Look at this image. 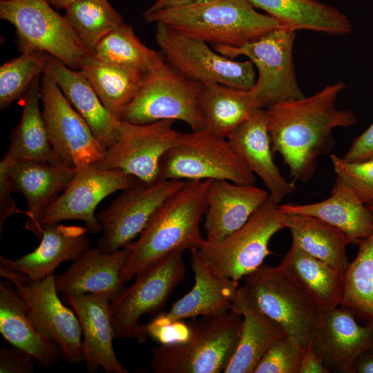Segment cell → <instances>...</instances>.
Masks as SVG:
<instances>
[{
    "label": "cell",
    "mask_w": 373,
    "mask_h": 373,
    "mask_svg": "<svg viewBox=\"0 0 373 373\" xmlns=\"http://www.w3.org/2000/svg\"><path fill=\"white\" fill-rule=\"evenodd\" d=\"M195 284L171 309L155 318L171 323L186 318L224 314L232 309L239 289L238 282L216 274L198 249L190 251Z\"/></svg>",
    "instance_id": "obj_24"
},
{
    "label": "cell",
    "mask_w": 373,
    "mask_h": 373,
    "mask_svg": "<svg viewBox=\"0 0 373 373\" xmlns=\"http://www.w3.org/2000/svg\"><path fill=\"white\" fill-rule=\"evenodd\" d=\"M144 19L213 45L240 47L283 28L249 0H206L198 3L145 11Z\"/></svg>",
    "instance_id": "obj_3"
},
{
    "label": "cell",
    "mask_w": 373,
    "mask_h": 373,
    "mask_svg": "<svg viewBox=\"0 0 373 373\" xmlns=\"http://www.w3.org/2000/svg\"><path fill=\"white\" fill-rule=\"evenodd\" d=\"M135 179L122 170L103 169L96 164L77 171L63 193L39 216L37 238L43 226L63 220H82L90 233L99 232L102 227L95 215L97 206L109 195L131 187Z\"/></svg>",
    "instance_id": "obj_17"
},
{
    "label": "cell",
    "mask_w": 373,
    "mask_h": 373,
    "mask_svg": "<svg viewBox=\"0 0 373 373\" xmlns=\"http://www.w3.org/2000/svg\"><path fill=\"white\" fill-rule=\"evenodd\" d=\"M53 7L66 10L77 0H47Z\"/></svg>",
    "instance_id": "obj_47"
},
{
    "label": "cell",
    "mask_w": 373,
    "mask_h": 373,
    "mask_svg": "<svg viewBox=\"0 0 373 373\" xmlns=\"http://www.w3.org/2000/svg\"><path fill=\"white\" fill-rule=\"evenodd\" d=\"M281 211L320 218L341 231L350 244L359 245L373 233V213L338 177L325 200L309 204H280Z\"/></svg>",
    "instance_id": "obj_27"
},
{
    "label": "cell",
    "mask_w": 373,
    "mask_h": 373,
    "mask_svg": "<svg viewBox=\"0 0 373 373\" xmlns=\"http://www.w3.org/2000/svg\"><path fill=\"white\" fill-rule=\"evenodd\" d=\"M159 178L225 180L245 185H255L256 180L228 139L205 128L180 133L160 161Z\"/></svg>",
    "instance_id": "obj_5"
},
{
    "label": "cell",
    "mask_w": 373,
    "mask_h": 373,
    "mask_svg": "<svg viewBox=\"0 0 373 373\" xmlns=\"http://www.w3.org/2000/svg\"><path fill=\"white\" fill-rule=\"evenodd\" d=\"M304 348L298 340L285 334L269 347L253 373H298Z\"/></svg>",
    "instance_id": "obj_40"
},
{
    "label": "cell",
    "mask_w": 373,
    "mask_h": 373,
    "mask_svg": "<svg viewBox=\"0 0 373 373\" xmlns=\"http://www.w3.org/2000/svg\"><path fill=\"white\" fill-rule=\"evenodd\" d=\"M47 73L57 84L65 97L81 115L102 144L108 149L116 142L120 119L104 106L88 79L49 55Z\"/></svg>",
    "instance_id": "obj_26"
},
{
    "label": "cell",
    "mask_w": 373,
    "mask_h": 373,
    "mask_svg": "<svg viewBox=\"0 0 373 373\" xmlns=\"http://www.w3.org/2000/svg\"><path fill=\"white\" fill-rule=\"evenodd\" d=\"M34 361L30 354L13 346L0 347L1 373H32Z\"/></svg>",
    "instance_id": "obj_42"
},
{
    "label": "cell",
    "mask_w": 373,
    "mask_h": 373,
    "mask_svg": "<svg viewBox=\"0 0 373 373\" xmlns=\"http://www.w3.org/2000/svg\"><path fill=\"white\" fill-rule=\"evenodd\" d=\"M280 211L283 222L289 229L292 241L309 254L343 274L345 273L350 263L346 247L350 242L341 231L310 215Z\"/></svg>",
    "instance_id": "obj_33"
},
{
    "label": "cell",
    "mask_w": 373,
    "mask_h": 373,
    "mask_svg": "<svg viewBox=\"0 0 373 373\" xmlns=\"http://www.w3.org/2000/svg\"><path fill=\"white\" fill-rule=\"evenodd\" d=\"M329 157L336 177L367 207L373 206V159L354 162L335 154Z\"/></svg>",
    "instance_id": "obj_41"
},
{
    "label": "cell",
    "mask_w": 373,
    "mask_h": 373,
    "mask_svg": "<svg viewBox=\"0 0 373 373\" xmlns=\"http://www.w3.org/2000/svg\"><path fill=\"white\" fill-rule=\"evenodd\" d=\"M318 304L323 312L341 305L344 274L309 254L295 242L278 265Z\"/></svg>",
    "instance_id": "obj_32"
},
{
    "label": "cell",
    "mask_w": 373,
    "mask_h": 373,
    "mask_svg": "<svg viewBox=\"0 0 373 373\" xmlns=\"http://www.w3.org/2000/svg\"><path fill=\"white\" fill-rule=\"evenodd\" d=\"M185 182L173 179L151 183L140 181L124 190L109 207L96 215L103 231L97 247L111 253L132 242L162 203Z\"/></svg>",
    "instance_id": "obj_15"
},
{
    "label": "cell",
    "mask_w": 373,
    "mask_h": 373,
    "mask_svg": "<svg viewBox=\"0 0 373 373\" xmlns=\"http://www.w3.org/2000/svg\"><path fill=\"white\" fill-rule=\"evenodd\" d=\"M232 309L243 321L237 350L224 372L253 373L269 347L286 333L258 307L243 286L239 287Z\"/></svg>",
    "instance_id": "obj_28"
},
{
    "label": "cell",
    "mask_w": 373,
    "mask_h": 373,
    "mask_svg": "<svg viewBox=\"0 0 373 373\" xmlns=\"http://www.w3.org/2000/svg\"><path fill=\"white\" fill-rule=\"evenodd\" d=\"M65 10V18L90 54L106 35L124 23L108 0H77Z\"/></svg>",
    "instance_id": "obj_38"
},
{
    "label": "cell",
    "mask_w": 373,
    "mask_h": 373,
    "mask_svg": "<svg viewBox=\"0 0 373 373\" xmlns=\"http://www.w3.org/2000/svg\"><path fill=\"white\" fill-rule=\"evenodd\" d=\"M79 69L105 108L119 119L123 109L139 91L146 75L130 68L101 61L92 54L83 58Z\"/></svg>",
    "instance_id": "obj_35"
},
{
    "label": "cell",
    "mask_w": 373,
    "mask_h": 373,
    "mask_svg": "<svg viewBox=\"0 0 373 373\" xmlns=\"http://www.w3.org/2000/svg\"><path fill=\"white\" fill-rule=\"evenodd\" d=\"M345 88L339 81L309 97L267 108L272 151L282 157L294 181L305 183L314 177L318 159L330 155L336 145L334 129L356 123L351 111L336 107Z\"/></svg>",
    "instance_id": "obj_1"
},
{
    "label": "cell",
    "mask_w": 373,
    "mask_h": 373,
    "mask_svg": "<svg viewBox=\"0 0 373 373\" xmlns=\"http://www.w3.org/2000/svg\"><path fill=\"white\" fill-rule=\"evenodd\" d=\"M206 0H156L146 11L153 12L160 10L189 6Z\"/></svg>",
    "instance_id": "obj_46"
},
{
    "label": "cell",
    "mask_w": 373,
    "mask_h": 373,
    "mask_svg": "<svg viewBox=\"0 0 373 373\" xmlns=\"http://www.w3.org/2000/svg\"><path fill=\"white\" fill-rule=\"evenodd\" d=\"M49 54L23 52L0 67V109L23 95L32 82L46 70Z\"/></svg>",
    "instance_id": "obj_39"
},
{
    "label": "cell",
    "mask_w": 373,
    "mask_h": 373,
    "mask_svg": "<svg viewBox=\"0 0 373 373\" xmlns=\"http://www.w3.org/2000/svg\"><path fill=\"white\" fill-rule=\"evenodd\" d=\"M156 43L165 62L183 77L202 85L217 83L248 90L256 83L254 65L212 50L204 41L156 24Z\"/></svg>",
    "instance_id": "obj_11"
},
{
    "label": "cell",
    "mask_w": 373,
    "mask_h": 373,
    "mask_svg": "<svg viewBox=\"0 0 373 373\" xmlns=\"http://www.w3.org/2000/svg\"><path fill=\"white\" fill-rule=\"evenodd\" d=\"M200 109L204 128L227 138L241 124L262 109L251 90L217 83L203 85Z\"/></svg>",
    "instance_id": "obj_34"
},
{
    "label": "cell",
    "mask_w": 373,
    "mask_h": 373,
    "mask_svg": "<svg viewBox=\"0 0 373 373\" xmlns=\"http://www.w3.org/2000/svg\"><path fill=\"white\" fill-rule=\"evenodd\" d=\"M284 228L279 204L269 197L241 227L198 249L216 274L238 282L263 264L271 238Z\"/></svg>",
    "instance_id": "obj_9"
},
{
    "label": "cell",
    "mask_w": 373,
    "mask_h": 373,
    "mask_svg": "<svg viewBox=\"0 0 373 373\" xmlns=\"http://www.w3.org/2000/svg\"><path fill=\"white\" fill-rule=\"evenodd\" d=\"M373 213V206L367 207ZM344 274L342 306L365 323H373V233L358 245Z\"/></svg>",
    "instance_id": "obj_37"
},
{
    "label": "cell",
    "mask_w": 373,
    "mask_h": 373,
    "mask_svg": "<svg viewBox=\"0 0 373 373\" xmlns=\"http://www.w3.org/2000/svg\"><path fill=\"white\" fill-rule=\"evenodd\" d=\"M80 323L83 336V358L89 372L99 367L106 373H128L117 359L113 341L115 339L111 314V300L94 294L65 295Z\"/></svg>",
    "instance_id": "obj_20"
},
{
    "label": "cell",
    "mask_w": 373,
    "mask_h": 373,
    "mask_svg": "<svg viewBox=\"0 0 373 373\" xmlns=\"http://www.w3.org/2000/svg\"><path fill=\"white\" fill-rule=\"evenodd\" d=\"M0 333L13 347L44 366L52 365L61 353L54 341L41 336L34 327L22 298L8 280L0 282Z\"/></svg>",
    "instance_id": "obj_30"
},
{
    "label": "cell",
    "mask_w": 373,
    "mask_h": 373,
    "mask_svg": "<svg viewBox=\"0 0 373 373\" xmlns=\"http://www.w3.org/2000/svg\"><path fill=\"white\" fill-rule=\"evenodd\" d=\"M342 157L354 162L373 159V122L353 140Z\"/></svg>",
    "instance_id": "obj_43"
},
{
    "label": "cell",
    "mask_w": 373,
    "mask_h": 373,
    "mask_svg": "<svg viewBox=\"0 0 373 373\" xmlns=\"http://www.w3.org/2000/svg\"><path fill=\"white\" fill-rule=\"evenodd\" d=\"M0 276L14 285L34 327L59 346L67 363L77 365L84 361L79 321L74 310L59 298L55 275L34 281L23 274L0 266Z\"/></svg>",
    "instance_id": "obj_13"
},
{
    "label": "cell",
    "mask_w": 373,
    "mask_h": 373,
    "mask_svg": "<svg viewBox=\"0 0 373 373\" xmlns=\"http://www.w3.org/2000/svg\"><path fill=\"white\" fill-rule=\"evenodd\" d=\"M87 229L59 222L46 224L41 229L40 244L32 252L10 259L0 255V266L19 272L34 281L53 275L62 262L75 260L89 247Z\"/></svg>",
    "instance_id": "obj_22"
},
{
    "label": "cell",
    "mask_w": 373,
    "mask_h": 373,
    "mask_svg": "<svg viewBox=\"0 0 373 373\" xmlns=\"http://www.w3.org/2000/svg\"><path fill=\"white\" fill-rule=\"evenodd\" d=\"M268 191L225 180H210L204 213L206 240L218 241L241 227L269 198Z\"/></svg>",
    "instance_id": "obj_25"
},
{
    "label": "cell",
    "mask_w": 373,
    "mask_h": 373,
    "mask_svg": "<svg viewBox=\"0 0 373 373\" xmlns=\"http://www.w3.org/2000/svg\"><path fill=\"white\" fill-rule=\"evenodd\" d=\"M37 77L24 94L19 123L10 134V145L0 166L19 160L62 164L50 144L42 111L40 109V79Z\"/></svg>",
    "instance_id": "obj_29"
},
{
    "label": "cell",
    "mask_w": 373,
    "mask_h": 373,
    "mask_svg": "<svg viewBox=\"0 0 373 373\" xmlns=\"http://www.w3.org/2000/svg\"><path fill=\"white\" fill-rule=\"evenodd\" d=\"M184 249H178L137 273L133 283L111 300L110 308L115 338H148L146 324L140 323L144 314H155L166 304L186 268Z\"/></svg>",
    "instance_id": "obj_7"
},
{
    "label": "cell",
    "mask_w": 373,
    "mask_h": 373,
    "mask_svg": "<svg viewBox=\"0 0 373 373\" xmlns=\"http://www.w3.org/2000/svg\"><path fill=\"white\" fill-rule=\"evenodd\" d=\"M295 31L286 28L273 30L240 47L213 45L220 54L233 59L245 56L258 70L251 91L262 108L304 97L298 84L293 59Z\"/></svg>",
    "instance_id": "obj_12"
},
{
    "label": "cell",
    "mask_w": 373,
    "mask_h": 373,
    "mask_svg": "<svg viewBox=\"0 0 373 373\" xmlns=\"http://www.w3.org/2000/svg\"><path fill=\"white\" fill-rule=\"evenodd\" d=\"M353 373H373V347L361 353L354 361Z\"/></svg>",
    "instance_id": "obj_45"
},
{
    "label": "cell",
    "mask_w": 373,
    "mask_h": 373,
    "mask_svg": "<svg viewBox=\"0 0 373 373\" xmlns=\"http://www.w3.org/2000/svg\"><path fill=\"white\" fill-rule=\"evenodd\" d=\"M130 252V244L111 253L88 248L64 273L55 275L57 291L99 294L111 300L124 287L120 276Z\"/></svg>",
    "instance_id": "obj_21"
},
{
    "label": "cell",
    "mask_w": 373,
    "mask_h": 373,
    "mask_svg": "<svg viewBox=\"0 0 373 373\" xmlns=\"http://www.w3.org/2000/svg\"><path fill=\"white\" fill-rule=\"evenodd\" d=\"M174 122L137 124L121 120L116 142L96 164L103 169L122 170L145 183L160 180V161L180 135L173 127Z\"/></svg>",
    "instance_id": "obj_16"
},
{
    "label": "cell",
    "mask_w": 373,
    "mask_h": 373,
    "mask_svg": "<svg viewBox=\"0 0 373 373\" xmlns=\"http://www.w3.org/2000/svg\"><path fill=\"white\" fill-rule=\"evenodd\" d=\"M356 318L342 305L323 312V324L311 343L330 373H353L356 358L373 347V323L362 326Z\"/></svg>",
    "instance_id": "obj_19"
},
{
    "label": "cell",
    "mask_w": 373,
    "mask_h": 373,
    "mask_svg": "<svg viewBox=\"0 0 373 373\" xmlns=\"http://www.w3.org/2000/svg\"><path fill=\"white\" fill-rule=\"evenodd\" d=\"M0 18L15 28L21 53L44 52L73 69L90 54L47 0H1Z\"/></svg>",
    "instance_id": "obj_8"
},
{
    "label": "cell",
    "mask_w": 373,
    "mask_h": 373,
    "mask_svg": "<svg viewBox=\"0 0 373 373\" xmlns=\"http://www.w3.org/2000/svg\"><path fill=\"white\" fill-rule=\"evenodd\" d=\"M227 139L251 171L260 178L269 197L277 204L295 191L294 181L288 182L274 162L267 108L258 110Z\"/></svg>",
    "instance_id": "obj_23"
},
{
    "label": "cell",
    "mask_w": 373,
    "mask_h": 373,
    "mask_svg": "<svg viewBox=\"0 0 373 373\" xmlns=\"http://www.w3.org/2000/svg\"><path fill=\"white\" fill-rule=\"evenodd\" d=\"M40 97L49 140L61 164L77 171L100 162L107 149L47 73L41 77Z\"/></svg>",
    "instance_id": "obj_14"
},
{
    "label": "cell",
    "mask_w": 373,
    "mask_h": 373,
    "mask_svg": "<svg viewBox=\"0 0 373 373\" xmlns=\"http://www.w3.org/2000/svg\"><path fill=\"white\" fill-rule=\"evenodd\" d=\"M242 316L231 309L219 315L193 318L188 337L152 350L154 373L224 372L238 345Z\"/></svg>",
    "instance_id": "obj_4"
},
{
    "label": "cell",
    "mask_w": 373,
    "mask_h": 373,
    "mask_svg": "<svg viewBox=\"0 0 373 373\" xmlns=\"http://www.w3.org/2000/svg\"><path fill=\"white\" fill-rule=\"evenodd\" d=\"M202 90V84L183 77L166 63L146 74L139 91L122 111L120 120L137 124L178 120L192 131L204 128L200 109Z\"/></svg>",
    "instance_id": "obj_10"
},
{
    "label": "cell",
    "mask_w": 373,
    "mask_h": 373,
    "mask_svg": "<svg viewBox=\"0 0 373 373\" xmlns=\"http://www.w3.org/2000/svg\"><path fill=\"white\" fill-rule=\"evenodd\" d=\"M242 285L258 307L305 347L321 327L323 312L280 266L265 263Z\"/></svg>",
    "instance_id": "obj_6"
},
{
    "label": "cell",
    "mask_w": 373,
    "mask_h": 373,
    "mask_svg": "<svg viewBox=\"0 0 373 373\" xmlns=\"http://www.w3.org/2000/svg\"><path fill=\"white\" fill-rule=\"evenodd\" d=\"M75 172L63 164L35 160H19L7 166H0V180L5 182L12 192H17L26 199L28 218L25 228L36 237L39 216L67 188Z\"/></svg>",
    "instance_id": "obj_18"
},
{
    "label": "cell",
    "mask_w": 373,
    "mask_h": 373,
    "mask_svg": "<svg viewBox=\"0 0 373 373\" xmlns=\"http://www.w3.org/2000/svg\"><path fill=\"white\" fill-rule=\"evenodd\" d=\"M293 31L306 30L334 36L353 31L351 20L335 7L317 0H249Z\"/></svg>",
    "instance_id": "obj_31"
},
{
    "label": "cell",
    "mask_w": 373,
    "mask_h": 373,
    "mask_svg": "<svg viewBox=\"0 0 373 373\" xmlns=\"http://www.w3.org/2000/svg\"><path fill=\"white\" fill-rule=\"evenodd\" d=\"M209 183L210 180H186L158 208L137 240L130 243L131 252L121 271L123 284L175 251L200 247L205 238L200 224L207 207Z\"/></svg>",
    "instance_id": "obj_2"
},
{
    "label": "cell",
    "mask_w": 373,
    "mask_h": 373,
    "mask_svg": "<svg viewBox=\"0 0 373 373\" xmlns=\"http://www.w3.org/2000/svg\"><path fill=\"white\" fill-rule=\"evenodd\" d=\"M298 373H330L310 342L305 348Z\"/></svg>",
    "instance_id": "obj_44"
},
{
    "label": "cell",
    "mask_w": 373,
    "mask_h": 373,
    "mask_svg": "<svg viewBox=\"0 0 373 373\" xmlns=\"http://www.w3.org/2000/svg\"><path fill=\"white\" fill-rule=\"evenodd\" d=\"M92 55L101 61L144 74L155 72L166 64L160 52L145 46L133 28L124 22L106 35Z\"/></svg>",
    "instance_id": "obj_36"
}]
</instances>
